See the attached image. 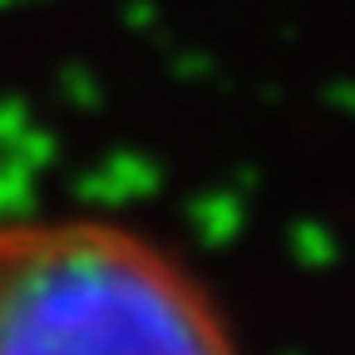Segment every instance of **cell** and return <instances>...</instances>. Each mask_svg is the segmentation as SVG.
Masks as SVG:
<instances>
[{"instance_id": "1", "label": "cell", "mask_w": 355, "mask_h": 355, "mask_svg": "<svg viewBox=\"0 0 355 355\" xmlns=\"http://www.w3.org/2000/svg\"><path fill=\"white\" fill-rule=\"evenodd\" d=\"M0 355H237L217 301L158 242L99 217L0 227Z\"/></svg>"}]
</instances>
